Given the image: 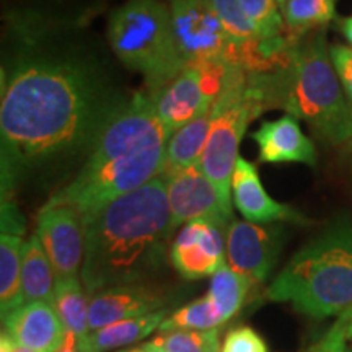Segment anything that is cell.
Here are the masks:
<instances>
[{
  "mask_svg": "<svg viewBox=\"0 0 352 352\" xmlns=\"http://www.w3.org/2000/svg\"><path fill=\"white\" fill-rule=\"evenodd\" d=\"M2 63V183L16 184L90 157L132 98L85 26L6 21Z\"/></svg>",
  "mask_w": 352,
  "mask_h": 352,
  "instance_id": "6da1fadb",
  "label": "cell"
},
{
  "mask_svg": "<svg viewBox=\"0 0 352 352\" xmlns=\"http://www.w3.org/2000/svg\"><path fill=\"white\" fill-rule=\"evenodd\" d=\"M85 258L80 279L88 297L144 284L165 271L176 230L162 176L83 219Z\"/></svg>",
  "mask_w": 352,
  "mask_h": 352,
  "instance_id": "7a4b0ae2",
  "label": "cell"
},
{
  "mask_svg": "<svg viewBox=\"0 0 352 352\" xmlns=\"http://www.w3.org/2000/svg\"><path fill=\"white\" fill-rule=\"evenodd\" d=\"M267 108H283L307 121L333 145L352 139V104L334 70L324 28L290 38L285 56L271 72H252Z\"/></svg>",
  "mask_w": 352,
  "mask_h": 352,
  "instance_id": "3957f363",
  "label": "cell"
},
{
  "mask_svg": "<svg viewBox=\"0 0 352 352\" xmlns=\"http://www.w3.org/2000/svg\"><path fill=\"white\" fill-rule=\"evenodd\" d=\"M266 297L315 320L352 307V222L340 219L311 239L277 274Z\"/></svg>",
  "mask_w": 352,
  "mask_h": 352,
  "instance_id": "277c9868",
  "label": "cell"
},
{
  "mask_svg": "<svg viewBox=\"0 0 352 352\" xmlns=\"http://www.w3.org/2000/svg\"><path fill=\"white\" fill-rule=\"evenodd\" d=\"M107 36L114 57L144 77L148 94L164 88L186 67L175 41L170 6L164 0H126L109 13Z\"/></svg>",
  "mask_w": 352,
  "mask_h": 352,
  "instance_id": "5b68a950",
  "label": "cell"
},
{
  "mask_svg": "<svg viewBox=\"0 0 352 352\" xmlns=\"http://www.w3.org/2000/svg\"><path fill=\"white\" fill-rule=\"evenodd\" d=\"M266 108L263 90L253 74H246L241 67H227L210 109L208 142L199 164L227 202H232V176L246 127Z\"/></svg>",
  "mask_w": 352,
  "mask_h": 352,
  "instance_id": "8992f818",
  "label": "cell"
},
{
  "mask_svg": "<svg viewBox=\"0 0 352 352\" xmlns=\"http://www.w3.org/2000/svg\"><path fill=\"white\" fill-rule=\"evenodd\" d=\"M165 147L166 145H160L148 151L129 153L101 162L98 165H83L46 204L69 206L76 209L83 220L103 206L164 175Z\"/></svg>",
  "mask_w": 352,
  "mask_h": 352,
  "instance_id": "52a82bcc",
  "label": "cell"
},
{
  "mask_svg": "<svg viewBox=\"0 0 352 352\" xmlns=\"http://www.w3.org/2000/svg\"><path fill=\"white\" fill-rule=\"evenodd\" d=\"M176 46L186 65L241 67L240 54L209 0H166Z\"/></svg>",
  "mask_w": 352,
  "mask_h": 352,
  "instance_id": "ba28073f",
  "label": "cell"
},
{
  "mask_svg": "<svg viewBox=\"0 0 352 352\" xmlns=\"http://www.w3.org/2000/svg\"><path fill=\"white\" fill-rule=\"evenodd\" d=\"M170 138L171 132L158 118L151 95L138 91L108 122L83 165H98L129 153L160 147L166 145Z\"/></svg>",
  "mask_w": 352,
  "mask_h": 352,
  "instance_id": "9c48e42d",
  "label": "cell"
},
{
  "mask_svg": "<svg viewBox=\"0 0 352 352\" xmlns=\"http://www.w3.org/2000/svg\"><path fill=\"white\" fill-rule=\"evenodd\" d=\"M227 67L186 65L178 77L151 95L162 122L173 134L214 107Z\"/></svg>",
  "mask_w": 352,
  "mask_h": 352,
  "instance_id": "30bf717a",
  "label": "cell"
},
{
  "mask_svg": "<svg viewBox=\"0 0 352 352\" xmlns=\"http://www.w3.org/2000/svg\"><path fill=\"white\" fill-rule=\"evenodd\" d=\"M162 178L165 179L166 197L176 227L197 219L214 220L226 227L232 226V202L223 199L199 165L168 171Z\"/></svg>",
  "mask_w": 352,
  "mask_h": 352,
  "instance_id": "8fae6325",
  "label": "cell"
},
{
  "mask_svg": "<svg viewBox=\"0 0 352 352\" xmlns=\"http://www.w3.org/2000/svg\"><path fill=\"white\" fill-rule=\"evenodd\" d=\"M36 235L50 258L56 280L80 276L85 258V226L76 209L46 204L38 214Z\"/></svg>",
  "mask_w": 352,
  "mask_h": 352,
  "instance_id": "7c38bea8",
  "label": "cell"
},
{
  "mask_svg": "<svg viewBox=\"0 0 352 352\" xmlns=\"http://www.w3.org/2000/svg\"><path fill=\"white\" fill-rule=\"evenodd\" d=\"M230 227L208 219L184 223L170 248V261L184 279L212 277L226 264Z\"/></svg>",
  "mask_w": 352,
  "mask_h": 352,
  "instance_id": "4fadbf2b",
  "label": "cell"
},
{
  "mask_svg": "<svg viewBox=\"0 0 352 352\" xmlns=\"http://www.w3.org/2000/svg\"><path fill=\"white\" fill-rule=\"evenodd\" d=\"M283 248L279 227L233 220L227 232L228 266L252 283H264L274 270Z\"/></svg>",
  "mask_w": 352,
  "mask_h": 352,
  "instance_id": "5bb4252c",
  "label": "cell"
},
{
  "mask_svg": "<svg viewBox=\"0 0 352 352\" xmlns=\"http://www.w3.org/2000/svg\"><path fill=\"white\" fill-rule=\"evenodd\" d=\"M170 297L165 290L148 284L116 285L90 297L88 333L116 321L138 318L165 310Z\"/></svg>",
  "mask_w": 352,
  "mask_h": 352,
  "instance_id": "9a60e30c",
  "label": "cell"
},
{
  "mask_svg": "<svg viewBox=\"0 0 352 352\" xmlns=\"http://www.w3.org/2000/svg\"><path fill=\"white\" fill-rule=\"evenodd\" d=\"M232 195L235 208L248 222L261 223V226L272 222H307V219L298 210L283 202H277L267 195L259 179L256 166L243 157H239L233 170Z\"/></svg>",
  "mask_w": 352,
  "mask_h": 352,
  "instance_id": "2e32d148",
  "label": "cell"
},
{
  "mask_svg": "<svg viewBox=\"0 0 352 352\" xmlns=\"http://www.w3.org/2000/svg\"><path fill=\"white\" fill-rule=\"evenodd\" d=\"M263 164H305L316 166L315 144L303 134L298 120L285 114L274 121H264L252 134Z\"/></svg>",
  "mask_w": 352,
  "mask_h": 352,
  "instance_id": "e0dca14e",
  "label": "cell"
},
{
  "mask_svg": "<svg viewBox=\"0 0 352 352\" xmlns=\"http://www.w3.org/2000/svg\"><path fill=\"white\" fill-rule=\"evenodd\" d=\"M2 323L13 341L34 352H51L67 331L47 302L23 303Z\"/></svg>",
  "mask_w": 352,
  "mask_h": 352,
  "instance_id": "ac0fdd59",
  "label": "cell"
},
{
  "mask_svg": "<svg viewBox=\"0 0 352 352\" xmlns=\"http://www.w3.org/2000/svg\"><path fill=\"white\" fill-rule=\"evenodd\" d=\"M107 0H2L3 21L87 25Z\"/></svg>",
  "mask_w": 352,
  "mask_h": 352,
  "instance_id": "d6986e66",
  "label": "cell"
},
{
  "mask_svg": "<svg viewBox=\"0 0 352 352\" xmlns=\"http://www.w3.org/2000/svg\"><path fill=\"white\" fill-rule=\"evenodd\" d=\"M166 316H168V310L165 308V310L155 311V314L116 321L108 327L96 329V331L88 333L78 342L80 352H109L129 346L132 342L144 340V338L151 336L153 331L160 329Z\"/></svg>",
  "mask_w": 352,
  "mask_h": 352,
  "instance_id": "ffe728a7",
  "label": "cell"
},
{
  "mask_svg": "<svg viewBox=\"0 0 352 352\" xmlns=\"http://www.w3.org/2000/svg\"><path fill=\"white\" fill-rule=\"evenodd\" d=\"M56 276L38 235L25 241L21 256V296L23 303L54 302Z\"/></svg>",
  "mask_w": 352,
  "mask_h": 352,
  "instance_id": "44dd1931",
  "label": "cell"
},
{
  "mask_svg": "<svg viewBox=\"0 0 352 352\" xmlns=\"http://www.w3.org/2000/svg\"><path fill=\"white\" fill-rule=\"evenodd\" d=\"M210 111L196 118L171 134L165 147V171H176L197 166L208 142Z\"/></svg>",
  "mask_w": 352,
  "mask_h": 352,
  "instance_id": "7402d4cb",
  "label": "cell"
},
{
  "mask_svg": "<svg viewBox=\"0 0 352 352\" xmlns=\"http://www.w3.org/2000/svg\"><path fill=\"white\" fill-rule=\"evenodd\" d=\"M25 241L20 235L0 236V310L2 320L23 305L21 296V256Z\"/></svg>",
  "mask_w": 352,
  "mask_h": 352,
  "instance_id": "603a6c76",
  "label": "cell"
},
{
  "mask_svg": "<svg viewBox=\"0 0 352 352\" xmlns=\"http://www.w3.org/2000/svg\"><path fill=\"white\" fill-rule=\"evenodd\" d=\"M56 314L67 331H72L82 341L88 334V307L90 297L85 292L80 276L56 280L54 302Z\"/></svg>",
  "mask_w": 352,
  "mask_h": 352,
  "instance_id": "cb8c5ba5",
  "label": "cell"
},
{
  "mask_svg": "<svg viewBox=\"0 0 352 352\" xmlns=\"http://www.w3.org/2000/svg\"><path fill=\"white\" fill-rule=\"evenodd\" d=\"M280 12L290 38H298L336 19V0H285Z\"/></svg>",
  "mask_w": 352,
  "mask_h": 352,
  "instance_id": "d4e9b609",
  "label": "cell"
},
{
  "mask_svg": "<svg viewBox=\"0 0 352 352\" xmlns=\"http://www.w3.org/2000/svg\"><path fill=\"white\" fill-rule=\"evenodd\" d=\"M252 284L253 283L248 277L233 271L228 264H223L210 277V285L206 296L210 298V302L214 303L220 316L227 323L240 311Z\"/></svg>",
  "mask_w": 352,
  "mask_h": 352,
  "instance_id": "484cf974",
  "label": "cell"
},
{
  "mask_svg": "<svg viewBox=\"0 0 352 352\" xmlns=\"http://www.w3.org/2000/svg\"><path fill=\"white\" fill-rule=\"evenodd\" d=\"M226 323L217 308L208 296L188 303L165 318L158 331L171 329H192V331H208V329L222 328Z\"/></svg>",
  "mask_w": 352,
  "mask_h": 352,
  "instance_id": "4316f807",
  "label": "cell"
},
{
  "mask_svg": "<svg viewBox=\"0 0 352 352\" xmlns=\"http://www.w3.org/2000/svg\"><path fill=\"white\" fill-rule=\"evenodd\" d=\"M240 3L263 43L285 38L284 16L277 0H240Z\"/></svg>",
  "mask_w": 352,
  "mask_h": 352,
  "instance_id": "83f0119b",
  "label": "cell"
},
{
  "mask_svg": "<svg viewBox=\"0 0 352 352\" xmlns=\"http://www.w3.org/2000/svg\"><path fill=\"white\" fill-rule=\"evenodd\" d=\"M152 341L164 347L166 352H222L220 328L208 329V331H192V329L158 331Z\"/></svg>",
  "mask_w": 352,
  "mask_h": 352,
  "instance_id": "f1b7e54d",
  "label": "cell"
},
{
  "mask_svg": "<svg viewBox=\"0 0 352 352\" xmlns=\"http://www.w3.org/2000/svg\"><path fill=\"white\" fill-rule=\"evenodd\" d=\"M222 352H270L266 342L250 327L233 328L227 333Z\"/></svg>",
  "mask_w": 352,
  "mask_h": 352,
  "instance_id": "f546056e",
  "label": "cell"
},
{
  "mask_svg": "<svg viewBox=\"0 0 352 352\" xmlns=\"http://www.w3.org/2000/svg\"><path fill=\"white\" fill-rule=\"evenodd\" d=\"M329 56H331L334 70L340 78L342 90L352 104V46L349 44H331Z\"/></svg>",
  "mask_w": 352,
  "mask_h": 352,
  "instance_id": "4dcf8cb0",
  "label": "cell"
},
{
  "mask_svg": "<svg viewBox=\"0 0 352 352\" xmlns=\"http://www.w3.org/2000/svg\"><path fill=\"white\" fill-rule=\"evenodd\" d=\"M328 333L344 342L347 340H352V307L349 310H346L341 316H338L336 323L329 328Z\"/></svg>",
  "mask_w": 352,
  "mask_h": 352,
  "instance_id": "1f68e13d",
  "label": "cell"
},
{
  "mask_svg": "<svg viewBox=\"0 0 352 352\" xmlns=\"http://www.w3.org/2000/svg\"><path fill=\"white\" fill-rule=\"evenodd\" d=\"M342 346H346L344 341L338 340V338H334L329 333H327L318 342H316L315 346H311L307 352H338Z\"/></svg>",
  "mask_w": 352,
  "mask_h": 352,
  "instance_id": "d6a6232c",
  "label": "cell"
},
{
  "mask_svg": "<svg viewBox=\"0 0 352 352\" xmlns=\"http://www.w3.org/2000/svg\"><path fill=\"white\" fill-rule=\"evenodd\" d=\"M78 338L72 331H65L64 338L57 342V346L51 352H80Z\"/></svg>",
  "mask_w": 352,
  "mask_h": 352,
  "instance_id": "836d02e7",
  "label": "cell"
},
{
  "mask_svg": "<svg viewBox=\"0 0 352 352\" xmlns=\"http://www.w3.org/2000/svg\"><path fill=\"white\" fill-rule=\"evenodd\" d=\"M0 352H34V351L19 344V342H15L7 333H2V340H0Z\"/></svg>",
  "mask_w": 352,
  "mask_h": 352,
  "instance_id": "e575fe53",
  "label": "cell"
},
{
  "mask_svg": "<svg viewBox=\"0 0 352 352\" xmlns=\"http://www.w3.org/2000/svg\"><path fill=\"white\" fill-rule=\"evenodd\" d=\"M336 25H338V30H340V33L346 38V41L349 43V46H352V15L340 19Z\"/></svg>",
  "mask_w": 352,
  "mask_h": 352,
  "instance_id": "d590c367",
  "label": "cell"
},
{
  "mask_svg": "<svg viewBox=\"0 0 352 352\" xmlns=\"http://www.w3.org/2000/svg\"><path fill=\"white\" fill-rule=\"evenodd\" d=\"M145 346H147V352H166L164 347H160L157 344L155 341H151V342H145Z\"/></svg>",
  "mask_w": 352,
  "mask_h": 352,
  "instance_id": "8d00e7d4",
  "label": "cell"
},
{
  "mask_svg": "<svg viewBox=\"0 0 352 352\" xmlns=\"http://www.w3.org/2000/svg\"><path fill=\"white\" fill-rule=\"evenodd\" d=\"M120 352H147V346L142 344V346H138V347H131V349L120 351Z\"/></svg>",
  "mask_w": 352,
  "mask_h": 352,
  "instance_id": "74e56055",
  "label": "cell"
},
{
  "mask_svg": "<svg viewBox=\"0 0 352 352\" xmlns=\"http://www.w3.org/2000/svg\"><path fill=\"white\" fill-rule=\"evenodd\" d=\"M338 352H352V351H351V349H347V346H342V347H341V349H340V351H338Z\"/></svg>",
  "mask_w": 352,
  "mask_h": 352,
  "instance_id": "f35d334b",
  "label": "cell"
},
{
  "mask_svg": "<svg viewBox=\"0 0 352 352\" xmlns=\"http://www.w3.org/2000/svg\"><path fill=\"white\" fill-rule=\"evenodd\" d=\"M277 2H279V6H283V3L285 2V0H277Z\"/></svg>",
  "mask_w": 352,
  "mask_h": 352,
  "instance_id": "ab89813d",
  "label": "cell"
}]
</instances>
